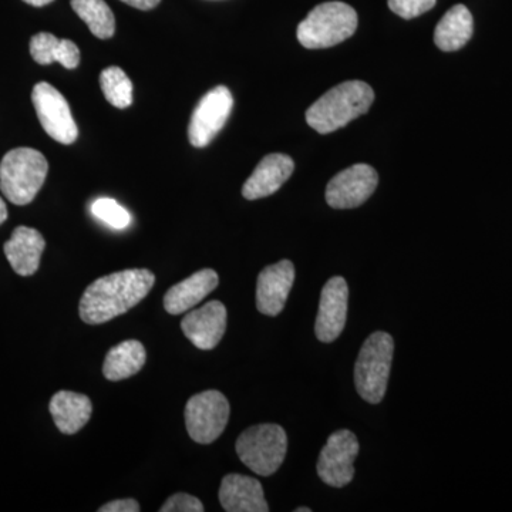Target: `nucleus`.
Segmentation results:
<instances>
[{
    "label": "nucleus",
    "mask_w": 512,
    "mask_h": 512,
    "mask_svg": "<svg viewBox=\"0 0 512 512\" xmlns=\"http://www.w3.org/2000/svg\"><path fill=\"white\" fill-rule=\"evenodd\" d=\"M154 284L156 276L148 269H126L101 276L84 291L79 305L80 318L89 325L109 322L143 301Z\"/></svg>",
    "instance_id": "obj_1"
},
{
    "label": "nucleus",
    "mask_w": 512,
    "mask_h": 512,
    "mask_svg": "<svg viewBox=\"0 0 512 512\" xmlns=\"http://www.w3.org/2000/svg\"><path fill=\"white\" fill-rule=\"evenodd\" d=\"M375 92L360 80L340 83L323 94L306 111V123L319 134H329L348 126L372 107Z\"/></svg>",
    "instance_id": "obj_2"
},
{
    "label": "nucleus",
    "mask_w": 512,
    "mask_h": 512,
    "mask_svg": "<svg viewBox=\"0 0 512 512\" xmlns=\"http://www.w3.org/2000/svg\"><path fill=\"white\" fill-rule=\"evenodd\" d=\"M46 157L33 148L10 150L0 163V190L12 204L28 205L45 184Z\"/></svg>",
    "instance_id": "obj_3"
},
{
    "label": "nucleus",
    "mask_w": 512,
    "mask_h": 512,
    "mask_svg": "<svg viewBox=\"0 0 512 512\" xmlns=\"http://www.w3.org/2000/svg\"><path fill=\"white\" fill-rule=\"evenodd\" d=\"M356 10L343 2H326L309 12L298 26L299 43L306 49H326L355 35Z\"/></svg>",
    "instance_id": "obj_4"
},
{
    "label": "nucleus",
    "mask_w": 512,
    "mask_h": 512,
    "mask_svg": "<svg viewBox=\"0 0 512 512\" xmlns=\"http://www.w3.org/2000/svg\"><path fill=\"white\" fill-rule=\"evenodd\" d=\"M394 353V340L389 333L375 332L360 349L355 366L357 393L367 403L382 402L389 382Z\"/></svg>",
    "instance_id": "obj_5"
},
{
    "label": "nucleus",
    "mask_w": 512,
    "mask_h": 512,
    "mask_svg": "<svg viewBox=\"0 0 512 512\" xmlns=\"http://www.w3.org/2000/svg\"><path fill=\"white\" fill-rule=\"evenodd\" d=\"M239 460L258 476L269 477L279 470L288 451V436L278 424L249 427L237 440Z\"/></svg>",
    "instance_id": "obj_6"
},
{
    "label": "nucleus",
    "mask_w": 512,
    "mask_h": 512,
    "mask_svg": "<svg viewBox=\"0 0 512 512\" xmlns=\"http://www.w3.org/2000/svg\"><path fill=\"white\" fill-rule=\"evenodd\" d=\"M231 407L218 390H207L192 396L185 406V426L195 443L211 444L224 433Z\"/></svg>",
    "instance_id": "obj_7"
},
{
    "label": "nucleus",
    "mask_w": 512,
    "mask_h": 512,
    "mask_svg": "<svg viewBox=\"0 0 512 512\" xmlns=\"http://www.w3.org/2000/svg\"><path fill=\"white\" fill-rule=\"evenodd\" d=\"M37 119L47 134L57 143L70 146L79 136V128L70 111L69 103L52 84L37 83L32 92Z\"/></svg>",
    "instance_id": "obj_8"
},
{
    "label": "nucleus",
    "mask_w": 512,
    "mask_h": 512,
    "mask_svg": "<svg viewBox=\"0 0 512 512\" xmlns=\"http://www.w3.org/2000/svg\"><path fill=\"white\" fill-rule=\"evenodd\" d=\"M360 446L356 434L350 430H338L330 434L318 460V476L330 487L342 488L355 477V460Z\"/></svg>",
    "instance_id": "obj_9"
},
{
    "label": "nucleus",
    "mask_w": 512,
    "mask_h": 512,
    "mask_svg": "<svg viewBox=\"0 0 512 512\" xmlns=\"http://www.w3.org/2000/svg\"><path fill=\"white\" fill-rule=\"evenodd\" d=\"M234 97L228 87L218 86L210 90L192 111L188 138L191 146L207 147L218 136L229 119Z\"/></svg>",
    "instance_id": "obj_10"
},
{
    "label": "nucleus",
    "mask_w": 512,
    "mask_h": 512,
    "mask_svg": "<svg viewBox=\"0 0 512 512\" xmlns=\"http://www.w3.org/2000/svg\"><path fill=\"white\" fill-rule=\"evenodd\" d=\"M379 184L372 165L356 164L340 171L326 187V202L335 210H350L365 204Z\"/></svg>",
    "instance_id": "obj_11"
},
{
    "label": "nucleus",
    "mask_w": 512,
    "mask_h": 512,
    "mask_svg": "<svg viewBox=\"0 0 512 512\" xmlns=\"http://www.w3.org/2000/svg\"><path fill=\"white\" fill-rule=\"evenodd\" d=\"M349 286L342 276L330 278L320 295L316 338L323 343H332L342 335L348 319Z\"/></svg>",
    "instance_id": "obj_12"
},
{
    "label": "nucleus",
    "mask_w": 512,
    "mask_h": 512,
    "mask_svg": "<svg viewBox=\"0 0 512 512\" xmlns=\"http://www.w3.org/2000/svg\"><path fill=\"white\" fill-rule=\"evenodd\" d=\"M228 312L224 303L211 301L200 309H195L185 315L181 322L185 338L190 340L195 348L211 350L217 348L227 330Z\"/></svg>",
    "instance_id": "obj_13"
},
{
    "label": "nucleus",
    "mask_w": 512,
    "mask_h": 512,
    "mask_svg": "<svg viewBox=\"0 0 512 512\" xmlns=\"http://www.w3.org/2000/svg\"><path fill=\"white\" fill-rule=\"evenodd\" d=\"M295 282V266L284 259L266 266L256 284V308L266 316H278L284 311L289 293Z\"/></svg>",
    "instance_id": "obj_14"
},
{
    "label": "nucleus",
    "mask_w": 512,
    "mask_h": 512,
    "mask_svg": "<svg viewBox=\"0 0 512 512\" xmlns=\"http://www.w3.org/2000/svg\"><path fill=\"white\" fill-rule=\"evenodd\" d=\"M295 163L286 154H269L256 165L254 173L242 187V195L249 201L261 200L275 194L291 178Z\"/></svg>",
    "instance_id": "obj_15"
},
{
    "label": "nucleus",
    "mask_w": 512,
    "mask_h": 512,
    "mask_svg": "<svg viewBox=\"0 0 512 512\" xmlns=\"http://www.w3.org/2000/svg\"><path fill=\"white\" fill-rule=\"evenodd\" d=\"M220 503L228 512H268L264 488L256 478L228 474L220 487Z\"/></svg>",
    "instance_id": "obj_16"
},
{
    "label": "nucleus",
    "mask_w": 512,
    "mask_h": 512,
    "mask_svg": "<svg viewBox=\"0 0 512 512\" xmlns=\"http://www.w3.org/2000/svg\"><path fill=\"white\" fill-rule=\"evenodd\" d=\"M220 284L214 269H201L180 284L171 286L164 296V308L170 315H181L204 301Z\"/></svg>",
    "instance_id": "obj_17"
},
{
    "label": "nucleus",
    "mask_w": 512,
    "mask_h": 512,
    "mask_svg": "<svg viewBox=\"0 0 512 512\" xmlns=\"http://www.w3.org/2000/svg\"><path fill=\"white\" fill-rule=\"evenodd\" d=\"M46 248L45 238L35 228L18 227L6 242L5 255L13 271L20 276H32L39 269Z\"/></svg>",
    "instance_id": "obj_18"
},
{
    "label": "nucleus",
    "mask_w": 512,
    "mask_h": 512,
    "mask_svg": "<svg viewBox=\"0 0 512 512\" xmlns=\"http://www.w3.org/2000/svg\"><path fill=\"white\" fill-rule=\"evenodd\" d=\"M49 410L57 429L67 436H72L89 423L93 404L92 400L82 393L62 390L50 400Z\"/></svg>",
    "instance_id": "obj_19"
},
{
    "label": "nucleus",
    "mask_w": 512,
    "mask_h": 512,
    "mask_svg": "<svg viewBox=\"0 0 512 512\" xmlns=\"http://www.w3.org/2000/svg\"><path fill=\"white\" fill-rule=\"evenodd\" d=\"M474 32V20L464 5L453 6L434 30V43L443 52H456L470 42Z\"/></svg>",
    "instance_id": "obj_20"
},
{
    "label": "nucleus",
    "mask_w": 512,
    "mask_h": 512,
    "mask_svg": "<svg viewBox=\"0 0 512 512\" xmlns=\"http://www.w3.org/2000/svg\"><path fill=\"white\" fill-rule=\"evenodd\" d=\"M30 55L36 63L49 66L60 63L64 69L79 67L80 50L72 40L57 39L52 33H37L30 40Z\"/></svg>",
    "instance_id": "obj_21"
},
{
    "label": "nucleus",
    "mask_w": 512,
    "mask_h": 512,
    "mask_svg": "<svg viewBox=\"0 0 512 512\" xmlns=\"http://www.w3.org/2000/svg\"><path fill=\"white\" fill-rule=\"evenodd\" d=\"M147 353L143 343L138 340H126L114 346L107 353L103 365V375L110 382H120L137 375L146 365Z\"/></svg>",
    "instance_id": "obj_22"
},
{
    "label": "nucleus",
    "mask_w": 512,
    "mask_h": 512,
    "mask_svg": "<svg viewBox=\"0 0 512 512\" xmlns=\"http://www.w3.org/2000/svg\"><path fill=\"white\" fill-rule=\"evenodd\" d=\"M72 8L94 36L99 39L113 37L116 19L113 10L104 0H72Z\"/></svg>",
    "instance_id": "obj_23"
},
{
    "label": "nucleus",
    "mask_w": 512,
    "mask_h": 512,
    "mask_svg": "<svg viewBox=\"0 0 512 512\" xmlns=\"http://www.w3.org/2000/svg\"><path fill=\"white\" fill-rule=\"evenodd\" d=\"M100 87L111 106L127 109L133 103V83L124 70L111 66L100 74Z\"/></svg>",
    "instance_id": "obj_24"
},
{
    "label": "nucleus",
    "mask_w": 512,
    "mask_h": 512,
    "mask_svg": "<svg viewBox=\"0 0 512 512\" xmlns=\"http://www.w3.org/2000/svg\"><path fill=\"white\" fill-rule=\"evenodd\" d=\"M94 217L99 218L104 224L114 229H124L130 224L131 217L126 208L111 198H99L92 204Z\"/></svg>",
    "instance_id": "obj_25"
},
{
    "label": "nucleus",
    "mask_w": 512,
    "mask_h": 512,
    "mask_svg": "<svg viewBox=\"0 0 512 512\" xmlns=\"http://www.w3.org/2000/svg\"><path fill=\"white\" fill-rule=\"evenodd\" d=\"M437 0H389V8L403 19L419 18L436 6Z\"/></svg>",
    "instance_id": "obj_26"
},
{
    "label": "nucleus",
    "mask_w": 512,
    "mask_h": 512,
    "mask_svg": "<svg viewBox=\"0 0 512 512\" xmlns=\"http://www.w3.org/2000/svg\"><path fill=\"white\" fill-rule=\"evenodd\" d=\"M204 510V505L197 497L185 493L174 494L160 508V512H202Z\"/></svg>",
    "instance_id": "obj_27"
},
{
    "label": "nucleus",
    "mask_w": 512,
    "mask_h": 512,
    "mask_svg": "<svg viewBox=\"0 0 512 512\" xmlns=\"http://www.w3.org/2000/svg\"><path fill=\"white\" fill-rule=\"evenodd\" d=\"M140 504L133 498H124V500L111 501L99 508V512H138Z\"/></svg>",
    "instance_id": "obj_28"
},
{
    "label": "nucleus",
    "mask_w": 512,
    "mask_h": 512,
    "mask_svg": "<svg viewBox=\"0 0 512 512\" xmlns=\"http://www.w3.org/2000/svg\"><path fill=\"white\" fill-rule=\"evenodd\" d=\"M121 2L127 3V5L133 6L136 9L151 10L156 8L161 0H121Z\"/></svg>",
    "instance_id": "obj_29"
},
{
    "label": "nucleus",
    "mask_w": 512,
    "mask_h": 512,
    "mask_svg": "<svg viewBox=\"0 0 512 512\" xmlns=\"http://www.w3.org/2000/svg\"><path fill=\"white\" fill-rule=\"evenodd\" d=\"M8 220V207H6L5 201L0 197V225Z\"/></svg>",
    "instance_id": "obj_30"
},
{
    "label": "nucleus",
    "mask_w": 512,
    "mask_h": 512,
    "mask_svg": "<svg viewBox=\"0 0 512 512\" xmlns=\"http://www.w3.org/2000/svg\"><path fill=\"white\" fill-rule=\"evenodd\" d=\"M23 2L28 3V5L35 6V8H42V6L52 3L53 0H23Z\"/></svg>",
    "instance_id": "obj_31"
},
{
    "label": "nucleus",
    "mask_w": 512,
    "mask_h": 512,
    "mask_svg": "<svg viewBox=\"0 0 512 512\" xmlns=\"http://www.w3.org/2000/svg\"><path fill=\"white\" fill-rule=\"evenodd\" d=\"M296 512H311V508L309 507H302V508H296Z\"/></svg>",
    "instance_id": "obj_32"
}]
</instances>
